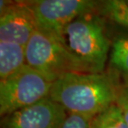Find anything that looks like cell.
<instances>
[{"mask_svg": "<svg viewBox=\"0 0 128 128\" xmlns=\"http://www.w3.org/2000/svg\"><path fill=\"white\" fill-rule=\"evenodd\" d=\"M121 85L110 72H73L57 79L48 97L68 113L92 118L116 103Z\"/></svg>", "mask_w": 128, "mask_h": 128, "instance_id": "6da1fadb", "label": "cell"}, {"mask_svg": "<svg viewBox=\"0 0 128 128\" xmlns=\"http://www.w3.org/2000/svg\"><path fill=\"white\" fill-rule=\"evenodd\" d=\"M62 41L91 72H103L112 43L103 19L96 12L78 18L63 32Z\"/></svg>", "mask_w": 128, "mask_h": 128, "instance_id": "7a4b0ae2", "label": "cell"}, {"mask_svg": "<svg viewBox=\"0 0 128 128\" xmlns=\"http://www.w3.org/2000/svg\"><path fill=\"white\" fill-rule=\"evenodd\" d=\"M26 62L52 83L68 73L91 72L62 40L38 30L26 45Z\"/></svg>", "mask_w": 128, "mask_h": 128, "instance_id": "3957f363", "label": "cell"}, {"mask_svg": "<svg viewBox=\"0 0 128 128\" xmlns=\"http://www.w3.org/2000/svg\"><path fill=\"white\" fill-rule=\"evenodd\" d=\"M52 82L28 64L0 81V115L5 116L49 95Z\"/></svg>", "mask_w": 128, "mask_h": 128, "instance_id": "277c9868", "label": "cell"}, {"mask_svg": "<svg viewBox=\"0 0 128 128\" xmlns=\"http://www.w3.org/2000/svg\"><path fill=\"white\" fill-rule=\"evenodd\" d=\"M34 17L37 30L62 40L64 30L78 18L96 12L101 4L91 0L27 1Z\"/></svg>", "mask_w": 128, "mask_h": 128, "instance_id": "5b68a950", "label": "cell"}, {"mask_svg": "<svg viewBox=\"0 0 128 128\" xmlns=\"http://www.w3.org/2000/svg\"><path fill=\"white\" fill-rule=\"evenodd\" d=\"M68 115L62 106L48 96L2 116L1 128H62Z\"/></svg>", "mask_w": 128, "mask_h": 128, "instance_id": "8992f818", "label": "cell"}, {"mask_svg": "<svg viewBox=\"0 0 128 128\" xmlns=\"http://www.w3.org/2000/svg\"><path fill=\"white\" fill-rule=\"evenodd\" d=\"M0 41L26 46L37 31L27 1H0Z\"/></svg>", "mask_w": 128, "mask_h": 128, "instance_id": "52a82bcc", "label": "cell"}, {"mask_svg": "<svg viewBox=\"0 0 128 128\" xmlns=\"http://www.w3.org/2000/svg\"><path fill=\"white\" fill-rule=\"evenodd\" d=\"M109 66L116 74V79L121 86H128V33L116 36L112 42L109 54Z\"/></svg>", "mask_w": 128, "mask_h": 128, "instance_id": "ba28073f", "label": "cell"}, {"mask_svg": "<svg viewBox=\"0 0 128 128\" xmlns=\"http://www.w3.org/2000/svg\"><path fill=\"white\" fill-rule=\"evenodd\" d=\"M26 46L0 41V81L26 65Z\"/></svg>", "mask_w": 128, "mask_h": 128, "instance_id": "9c48e42d", "label": "cell"}, {"mask_svg": "<svg viewBox=\"0 0 128 128\" xmlns=\"http://www.w3.org/2000/svg\"><path fill=\"white\" fill-rule=\"evenodd\" d=\"M89 128H128L121 110L117 105L112 104L100 112L89 122Z\"/></svg>", "mask_w": 128, "mask_h": 128, "instance_id": "30bf717a", "label": "cell"}, {"mask_svg": "<svg viewBox=\"0 0 128 128\" xmlns=\"http://www.w3.org/2000/svg\"><path fill=\"white\" fill-rule=\"evenodd\" d=\"M101 6L102 14L128 28V4L125 0H110L103 2Z\"/></svg>", "mask_w": 128, "mask_h": 128, "instance_id": "8fae6325", "label": "cell"}, {"mask_svg": "<svg viewBox=\"0 0 128 128\" xmlns=\"http://www.w3.org/2000/svg\"><path fill=\"white\" fill-rule=\"evenodd\" d=\"M90 120L81 115L68 113L62 128H89Z\"/></svg>", "mask_w": 128, "mask_h": 128, "instance_id": "7c38bea8", "label": "cell"}, {"mask_svg": "<svg viewBox=\"0 0 128 128\" xmlns=\"http://www.w3.org/2000/svg\"><path fill=\"white\" fill-rule=\"evenodd\" d=\"M116 104L121 110L128 127V86H121L117 93Z\"/></svg>", "mask_w": 128, "mask_h": 128, "instance_id": "4fadbf2b", "label": "cell"}, {"mask_svg": "<svg viewBox=\"0 0 128 128\" xmlns=\"http://www.w3.org/2000/svg\"><path fill=\"white\" fill-rule=\"evenodd\" d=\"M126 4H128V0H126Z\"/></svg>", "mask_w": 128, "mask_h": 128, "instance_id": "5bb4252c", "label": "cell"}]
</instances>
